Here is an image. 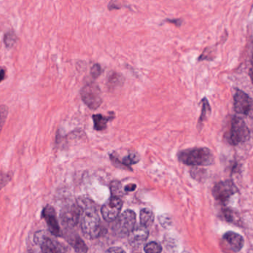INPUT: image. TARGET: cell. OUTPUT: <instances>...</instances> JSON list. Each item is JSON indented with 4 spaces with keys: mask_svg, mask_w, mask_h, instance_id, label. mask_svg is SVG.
I'll list each match as a JSON object with an SVG mask.
<instances>
[{
    "mask_svg": "<svg viewBox=\"0 0 253 253\" xmlns=\"http://www.w3.org/2000/svg\"><path fill=\"white\" fill-rule=\"evenodd\" d=\"M223 216L224 219L226 220L228 222L236 223L237 217L236 214L234 211L231 210L229 209H224L223 210Z\"/></svg>",
    "mask_w": 253,
    "mask_h": 253,
    "instance_id": "obj_20",
    "label": "cell"
},
{
    "mask_svg": "<svg viewBox=\"0 0 253 253\" xmlns=\"http://www.w3.org/2000/svg\"><path fill=\"white\" fill-rule=\"evenodd\" d=\"M136 188H137L136 184H134V183H129V184L126 185L124 189H125V191H126V192H130L135 190Z\"/></svg>",
    "mask_w": 253,
    "mask_h": 253,
    "instance_id": "obj_27",
    "label": "cell"
},
{
    "mask_svg": "<svg viewBox=\"0 0 253 253\" xmlns=\"http://www.w3.org/2000/svg\"><path fill=\"white\" fill-rule=\"evenodd\" d=\"M111 160L115 163V165L119 164L125 169H127V170H131V165L138 163L140 157H139L138 154H136V153L131 152L129 153L126 157H124L122 160H118L117 157H115L112 154V155H111ZM121 166H120V167H121Z\"/></svg>",
    "mask_w": 253,
    "mask_h": 253,
    "instance_id": "obj_14",
    "label": "cell"
},
{
    "mask_svg": "<svg viewBox=\"0 0 253 253\" xmlns=\"http://www.w3.org/2000/svg\"><path fill=\"white\" fill-rule=\"evenodd\" d=\"M7 115H8V108L2 105L1 106V124H2V126H3L4 122H5V118H7Z\"/></svg>",
    "mask_w": 253,
    "mask_h": 253,
    "instance_id": "obj_24",
    "label": "cell"
},
{
    "mask_svg": "<svg viewBox=\"0 0 253 253\" xmlns=\"http://www.w3.org/2000/svg\"><path fill=\"white\" fill-rule=\"evenodd\" d=\"M234 109L239 115L253 117V100L243 91L237 89L234 95Z\"/></svg>",
    "mask_w": 253,
    "mask_h": 253,
    "instance_id": "obj_8",
    "label": "cell"
},
{
    "mask_svg": "<svg viewBox=\"0 0 253 253\" xmlns=\"http://www.w3.org/2000/svg\"><path fill=\"white\" fill-rule=\"evenodd\" d=\"M80 95L83 102L91 109H97L102 104L101 89L96 84H87L82 88Z\"/></svg>",
    "mask_w": 253,
    "mask_h": 253,
    "instance_id": "obj_7",
    "label": "cell"
},
{
    "mask_svg": "<svg viewBox=\"0 0 253 253\" xmlns=\"http://www.w3.org/2000/svg\"><path fill=\"white\" fill-rule=\"evenodd\" d=\"M250 137V131L242 118L235 117L232 118L231 129L228 141L231 145L236 146L247 142Z\"/></svg>",
    "mask_w": 253,
    "mask_h": 253,
    "instance_id": "obj_4",
    "label": "cell"
},
{
    "mask_svg": "<svg viewBox=\"0 0 253 253\" xmlns=\"http://www.w3.org/2000/svg\"><path fill=\"white\" fill-rule=\"evenodd\" d=\"M140 224L146 228H150L152 225L154 221V215L152 211L150 209H143L140 213Z\"/></svg>",
    "mask_w": 253,
    "mask_h": 253,
    "instance_id": "obj_15",
    "label": "cell"
},
{
    "mask_svg": "<svg viewBox=\"0 0 253 253\" xmlns=\"http://www.w3.org/2000/svg\"><path fill=\"white\" fill-rule=\"evenodd\" d=\"M69 241L71 245L77 253H86V252H88L87 246L78 235L72 237Z\"/></svg>",
    "mask_w": 253,
    "mask_h": 253,
    "instance_id": "obj_17",
    "label": "cell"
},
{
    "mask_svg": "<svg viewBox=\"0 0 253 253\" xmlns=\"http://www.w3.org/2000/svg\"><path fill=\"white\" fill-rule=\"evenodd\" d=\"M202 103H203V105H202V115H201L199 124H202V122H203L205 118H206L207 113H210L211 111L210 106H209V102H208L206 98H203V101H202Z\"/></svg>",
    "mask_w": 253,
    "mask_h": 253,
    "instance_id": "obj_19",
    "label": "cell"
},
{
    "mask_svg": "<svg viewBox=\"0 0 253 253\" xmlns=\"http://www.w3.org/2000/svg\"><path fill=\"white\" fill-rule=\"evenodd\" d=\"M16 40H17V37H16L15 34L13 31H10V32L5 34L4 42H5V46H8V47H12L15 43Z\"/></svg>",
    "mask_w": 253,
    "mask_h": 253,
    "instance_id": "obj_21",
    "label": "cell"
},
{
    "mask_svg": "<svg viewBox=\"0 0 253 253\" xmlns=\"http://www.w3.org/2000/svg\"><path fill=\"white\" fill-rule=\"evenodd\" d=\"M82 209L78 203L66 205L60 212V221L64 228L67 229L75 228L82 216Z\"/></svg>",
    "mask_w": 253,
    "mask_h": 253,
    "instance_id": "obj_6",
    "label": "cell"
},
{
    "mask_svg": "<svg viewBox=\"0 0 253 253\" xmlns=\"http://www.w3.org/2000/svg\"><path fill=\"white\" fill-rule=\"evenodd\" d=\"M101 72H102V69L100 65H94L93 67L92 68V75L93 77L98 78L101 75Z\"/></svg>",
    "mask_w": 253,
    "mask_h": 253,
    "instance_id": "obj_23",
    "label": "cell"
},
{
    "mask_svg": "<svg viewBox=\"0 0 253 253\" xmlns=\"http://www.w3.org/2000/svg\"><path fill=\"white\" fill-rule=\"evenodd\" d=\"M144 252L147 253H161L162 247L158 244V243L150 242L148 243L144 247Z\"/></svg>",
    "mask_w": 253,
    "mask_h": 253,
    "instance_id": "obj_18",
    "label": "cell"
},
{
    "mask_svg": "<svg viewBox=\"0 0 253 253\" xmlns=\"http://www.w3.org/2000/svg\"><path fill=\"white\" fill-rule=\"evenodd\" d=\"M111 189L112 193L115 194V196H119L118 194H121V185L119 182L114 181L111 183ZM120 197V196H119Z\"/></svg>",
    "mask_w": 253,
    "mask_h": 253,
    "instance_id": "obj_22",
    "label": "cell"
},
{
    "mask_svg": "<svg viewBox=\"0 0 253 253\" xmlns=\"http://www.w3.org/2000/svg\"><path fill=\"white\" fill-rule=\"evenodd\" d=\"M149 234L150 232H149L148 228H146L140 224V226L134 228V229L128 234V244L134 248H138L147 241Z\"/></svg>",
    "mask_w": 253,
    "mask_h": 253,
    "instance_id": "obj_12",
    "label": "cell"
},
{
    "mask_svg": "<svg viewBox=\"0 0 253 253\" xmlns=\"http://www.w3.org/2000/svg\"><path fill=\"white\" fill-rule=\"evenodd\" d=\"M250 78H251L252 82L253 83V58H252L251 68H250Z\"/></svg>",
    "mask_w": 253,
    "mask_h": 253,
    "instance_id": "obj_28",
    "label": "cell"
},
{
    "mask_svg": "<svg viewBox=\"0 0 253 253\" xmlns=\"http://www.w3.org/2000/svg\"><path fill=\"white\" fill-rule=\"evenodd\" d=\"M34 243L40 247L43 253H62L66 251L51 232L37 231L34 236Z\"/></svg>",
    "mask_w": 253,
    "mask_h": 253,
    "instance_id": "obj_3",
    "label": "cell"
},
{
    "mask_svg": "<svg viewBox=\"0 0 253 253\" xmlns=\"http://www.w3.org/2000/svg\"><path fill=\"white\" fill-rule=\"evenodd\" d=\"M237 192L238 189L232 180L219 182L212 190L214 198L222 203H227Z\"/></svg>",
    "mask_w": 253,
    "mask_h": 253,
    "instance_id": "obj_9",
    "label": "cell"
},
{
    "mask_svg": "<svg viewBox=\"0 0 253 253\" xmlns=\"http://www.w3.org/2000/svg\"><path fill=\"white\" fill-rule=\"evenodd\" d=\"M112 119V117H105L102 115H93L94 128L97 131H102L107 127V123Z\"/></svg>",
    "mask_w": 253,
    "mask_h": 253,
    "instance_id": "obj_16",
    "label": "cell"
},
{
    "mask_svg": "<svg viewBox=\"0 0 253 253\" xmlns=\"http://www.w3.org/2000/svg\"><path fill=\"white\" fill-rule=\"evenodd\" d=\"M113 230L118 236L124 238L135 228L136 215L132 210H126L116 220Z\"/></svg>",
    "mask_w": 253,
    "mask_h": 253,
    "instance_id": "obj_5",
    "label": "cell"
},
{
    "mask_svg": "<svg viewBox=\"0 0 253 253\" xmlns=\"http://www.w3.org/2000/svg\"><path fill=\"white\" fill-rule=\"evenodd\" d=\"M224 241H226L227 244L229 246V249L233 252L241 251V249L244 247V239L242 235L236 232H229L224 234Z\"/></svg>",
    "mask_w": 253,
    "mask_h": 253,
    "instance_id": "obj_13",
    "label": "cell"
},
{
    "mask_svg": "<svg viewBox=\"0 0 253 253\" xmlns=\"http://www.w3.org/2000/svg\"><path fill=\"white\" fill-rule=\"evenodd\" d=\"M42 217L47 224L49 232H51L55 236H61V231L54 209L50 205H48L43 209Z\"/></svg>",
    "mask_w": 253,
    "mask_h": 253,
    "instance_id": "obj_11",
    "label": "cell"
},
{
    "mask_svg": "<svg viewBox=\"0 0 253 253\" xmlns=\"http://www.w3.org/2000/svg\"><path fill=\"white\" fill-rule=\"evenodd\" d=\"M107 253H124L125 250H123L121 247H111V248L108 249V250H106Z\"/></svg>",
    "mask_w": 253,
    "mask_h": 253,
    "instance_id": "obj_26",
    "label": "cell"
},
{
    "mask_svg": "<svg viewBox=\"0 0 253 253\" xmlns=\"http://www.w3.org/2000/svg\"><path fill=\"white\" fill-rule=\"evenodd\" d=\"M123 207V201L119 196L112 195L110 200L101 209L102 218L107 222H113L119 217Z\"/></svg>",
    "mask_w": 253,
    "mask_h": 253,
    "instance_id": "obj_10",
    "label": "cell"
},
{
    "mask_svg": "<svg viewBox=\"0 0 253 253\" xmlns=\"http://www.w3.org/2000/svg\"><path fill=\"white\" fill-rule=\"evenodd\" d=\"M180 162L188 166H209L214 162L213 154L207 148H192L180 152Z\"/></svg>",
    "mask_w": 253,
    "mask_h": 253,
    "instance_id": "obj_2",
    "label": "cell"
},
{
    "mask_svg": "<svg viewBox=\"0 0 253 253\" xmlns=\"http://www.w3.org/2000/svg\"><path fill=\"white\" fill-rule=\"evenodd\" d=\"M78 203L82 209L80 226L84 236L88 239L98 238L102 229L96 206L89 200H80Z\"/></svg>",
    "mask_w": 253,
    "mask_h": 253,
    "instance_id": "obj_1",
    "label": "cell"
},
{
    "mask_svg": "<svg viewBox=\"0 0 253 253\" xmlns=\"http://www.w3.org/2000/svg\"><path fill=\"white\" fill-rule=\"evenodd\" d=\"M4 74H5V72H4V70H2V80L4 79Z\"/></svg>",
    "mask_w": 253,
    "mask_h": 253,
    "instance_id": "obj_29",
    "label": "cell"
},
{
    "mask_svg": "<svg viewBox=\"0 0 253 253\" xmlns=\"http://www.w3.org/2000/svg\"><path fill=\"white\" fill-rule=\"evenodd\" d=\"M159 221H160L162 226L164 227V228L167 227L170 223V218H169V217H166V215H162V216H160Z\"/></svg>",
    "mask_w": 253,
    "mask_h": 253,
    "instance_id": "obj_25",
    "label": "cell"
}]
</instances>
